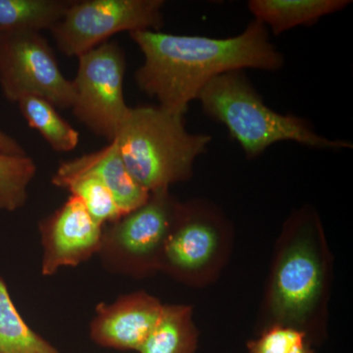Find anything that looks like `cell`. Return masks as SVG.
<instances>
[{"label":"cell","instance_id":"6da1fadb","mask_svg":"<svg viewBox=\"0 0 353 353\" xmlns=\"http://www.w3.org/2000/svg\"><path fill=\"white\" fill-rule=\"evenodd\" d=\"M145 61L134 74L141 92L160 108L185 115L189 104L216 77L243 69L278 71L284 57L270 43L267 28L253 20L238 36L213 39L160 31L130 34Z\"/></svg>","mask_w":353,"mask_h":353},{"label":"cell","instance_id":"7a4b0ae2","mask_svg":"<svg viewBox=\"0 0 353 353\" xmlns=\"http://www.w3.org/2000/svg\"><path fill=\"white\" fill-rule=\"evenodd\" d=\"M210 119L224 125L250 159L280 141H294L317 150L352 148L347 141L320 136L309 122L281 114L264 103L243 70L227 72L210 81L197 97Z\"/></svg>","mask_w":353,"mask_h":353},{"label":"cell","instance_id":"3957f363","mask_svg":"<svg viewBox=\"0 0 353 353\" xmlns=\"http://www.w3.org/2000/svg\"><path fill=\"white\" fill-rule=\"evenodd\" d=\"M183 117L159 105L131 108L114 139L128 170L148 192L192 178L194 161L212 141L188 132Z\"/></svg>","mask_w":353,"mask_h":353},{"label":"cell","instance_id":"277c9868","mask_svg":"<svg viewBox=\"0 0 353 353\" xmlns=\"http://www.w3.org/2000/svg\"><path fill=\"white\" fill-rule=\"evenodd\" d=\"M292 233L281 250L269 292V310L275 324L305 327L321 303L326 283V266L318 248V220L310 211L296 215Z\"/></svg>","mask_w":353,"mask_h":353},{"label":"cell","instance_id":"5b68a950","mask_svg":"<svg viewBox=\"0 0 353 353\" xmlns=\"http://www.w3.org/2000/svg\"><path fill=\"white\" fill-rule=\"evenodd\" d=\"M180 206L169 190H157L143 205L105 225L97 253L104 268L134 278L157 272Z\"/></svg>","mask_w":353,"mask_h":353},{"label":"cell","instance_id":"8992f818","mask_svg":"<svg viewBox=\"0 0 353 353\" xmlns=\"http://www.w3.org/2000/svg\"><path fill=\"white\" fill-rule=\"evenodd\" d=\"M163 0H72L51 30L67 57H81L121 32L160 31Z\"/></svg>","mask_w":353,"mask_h":353},{"label":"cell","instance_id":"52a82bcc","mask_svg":"<svg viewBox=\"0 0 353 353\" xmlns=\"http://www.w3.org/2000/svg\"><path fill=\"white\" fill-rule=\"evenodd\" d=\"M78 71L72 81L77 119L97 136L114 141L130 108L124 99L126 58L116 41H106L78 57Z\"/></svg>","mask_w":353,"mask_h":353},{"label":"cell","instance_id":"ba28073f","mask_svg":"<svg viewBox=\"0 0 353 353\" xmlns=\"http://www.w3.org/2000/svg\"><path fill=\"white\" fill-rule=\"evenodd\" d=\"M0 87L13 102L34 95L55 108L69 109L75 101L73 82L62 74L41 32H0Z\"/></svg>","mask_w":353,"mask_h":353},{"label":"cell","instance_id":"9c48e42d","mask_svg":"<svg viewBox=\"0 0 353 353\" xmlns=\"http://www.w3.org/2000/svg\"><path fill=\"white\" fill-rule=\"evenodd\" d=\"M224 240V220L214 208L201 202L181 203L158 271L183 282L201 280L219 261Z\"/></svg>","mask_w":353,"mask_h":353},{"label":"cell","instance_id":"30bf717a","mask_svg":"<svg viewBox=\"0 0 353 353\" xmlns=\"http://www.w3.org/2000/svg\"><path fill=\"white\" fill-rule=\"evenodd\" d=\"M39 228L43 246L41 274L50 277L63 267L78 266L97 254L104 226L71 194Z\"/></svg>","mask_w":353,"mask_h":353},{"label":"cell","instance_id":"8fae6325","mask_svg":"<svg viewBox=\"0 0 353 353\" xmlns=\"http://www.w3.org/2000/svg\"><path fill=\"white\" fill-rule=\"evenodd\" d=\"M164 304L145 292L124 294L99 304L90 325V336L102 347L139 352L159 320Z\"/></svg>","mask_w":353,"mask_h":353},{"label":"cell","instance_id":"7c38bea8","mask_svg":"<svg viewBox=\"0 0 353 353\" xmlns=\"http://www.w3.org/2000/svg\"><path fill=\"white\" fill-rule=\"evenodd\" d=\"M64 163L70 168L90 172L99 176L112 192L124 215L143 205L150 196V192L141 187L128 170L115 141L101 150Z\"/></svg>","mask_w":353,"mask_h":353},{"label":"cell","instance_id":"4fadbf2b","mask_svg":"<svg viewBox=\"0 0 353 353\" xmlns=\"http://www.w3.org/2000/svg\"><path fill=\"white\" fill-rule=\"evenodd\" d=\"M350 3L348 0H250L248 6L254 20L278 36L299 26L315 24Z\"/></svg>","mask_w":353,"mask_h":353},{"label":"cell","instance_id":"5bb4252c","mask_svg":"<svg viewBox=\"0 0 353 353\" xmlns=\"http://www.w3.org/2000/svg\"><path fill=\"white\" fill-rule=\"evenodd\" d=\"M199 333L189 305H164L139 353H196Z\"/></svg>","mask_w":353,"mask_h":353},{"label":"cell","instance_id":"9a60e30c","mask_svg":"<svg viewBox=\"0 0 353 353\" xmlns=\"http://www.w3.org/2000/svg\"><path fill=\"white\" fill-rule=\"evenodd\" d=\"M52 183L78 197L88 213L103 226L124 215L112 192L90 172L75 170L62 162L52 176Z\"/></svg>","mask_w":353,"mask_h":353},{"label":"cell","instance_id":"2e32d148","mask_svg":"<svg viewBox=\"0 0 353 353\" xmlns=\"http://www.w3.org/2000/svg\"><path fill=\"white\" fill-rule=\"evenodd\" d=\"M72 0H0V32L53 29Z\"/></svg>","mask_w":353,"mask_h":353},{"label":"cell","instance_id":"e0dca14e","mask_svg":"<svg viewBox=\"0 0 353 353\" xmlns=\"http://www.w3.org/2000/svg\"><path fill=\"white\" fill-rule=\"evenodd\" d=\"M0 353H60L30 328L0 277Z\"/></svg>","mask_w":353,"mask_h":353},{"label":"cell","instance_id":"ac0fdd59","mask_svg":"<svg viewBox=\"0 0 353 353\" xmlns=\"http://www.w3.org/2000/svg\"><path fill=\"white\" fill-rule=\"evenodd\" d=\"M17 104L29 126L37 130L55 152L75 150L80 139L79 132L58 114L50 101L28 95L19 99Z\"/></svg>","mask_w":353,"mask_h":353},{"label":"cell","instance_id":"d6986e66","mask_svg":"<svg viewBox=\"0 0 353 353\" xmlns=\"http://www.w3.org/2000/svg\"><path fill=\"white\" fill-rule=\"evenodd\" d=\"M37 166L28 155L0 152V209L18 210L28 201V188L34 180Z\"/></svg>","mask_w":353,"mask_h":353},{"label":"cell","instance_id":"ffe728a7","mask_svg":"<svg viewBox=\"0 0 353 353\" xmlns=\"http://www.w3.org/2000/svg\"><path fill=\"white\" fill-rule=\"evenodd\" d=\"M307 333L294 327L274 324L248 343V353H290L307 340Z\"/></svg>","mask_w":353,"mask_h":353},{"label":"cell","instance_id":"44dd1931","mask_svg":"<svg viewBox=\"0 0 353 353\" xmlns=\"http://www.w3.org/2000/svg\"><path fill=\"white\" fill-rule=\"evenodd\" d=\"M0 152L11 155H27L26 150L16 139L0 129Z\"/></svg>","mask_w":353,"mask_h":353},{"label":"cell","instance_id":"7402d4cb","mask_svg":"<svg viewBox=\"0 0 353 353\" xmlns=\"http://www.w3.org/2000/svg\"><path fill=\"white\" fill-rule=\"evenodd\" d=\"M290 353H313L312 348H311L310 345V341L307 339V340L303 341L301 345H297Z\"/></svg>","mask_w":353,"mask_h":353}]
</instances>
